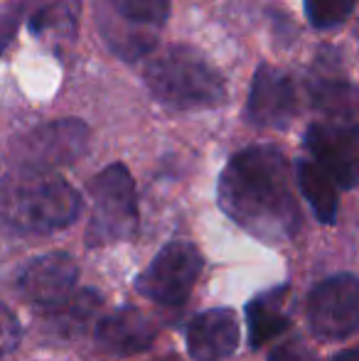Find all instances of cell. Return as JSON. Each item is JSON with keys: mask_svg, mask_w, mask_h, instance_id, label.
Instances as JSON below:
<instances>
[{"mask_svg": "<svg viewBox=\"0 0 359 361\" xmlns=\"http://www.w3.org/2000/svg\"><path fill=\"white\" fill-rule=\"evenodd\" d=\"M305 147L312 162L342 190L359 185V126L355 121H320L308 126Z\"/></svg>", "mask_w": 359, "mask_h": 361, "instance_id": "9", "label": "cell"}, {"mask_svg": "<svg viewBox=\"0 0 359 361\" xmlns=\"http://www.w3.org/2000/svg\"><path fill=\"white\" fill-rule=\"evenodd\" d=\"M269 361H320L305 344L300 342H286L271 352Z\"/></svg>", "mask_w": 359, "mask_h": 361, "instance_id": "21", "label": "cell"}, {"mask_svg": "<svg viewBox=\"0 0 359 361\" xmlns=\"http://www.w3.org/2000/svg\"><path fill=\"white\" fill-rule=\"evenodd\" d=\"M94 212L87 228L89 246L128 241L138 226V204H135V182L128 167L116 162L91 180L89 185Z\"/></svg>", "mask_w": 359, "mask_h": 361, "instance_id": "5", "label": "cell"}, {"mask_svg": "<svg viewBox=\"0 0 359 361\" xmlns=\"http://www.w3.org/2000/svg\"><path fill=\"white\" fill-rule=\"evenodd\" d=\"M20 322L3 302H0V359L8 357L10 352H15V347L20 344Z\"/></svg>", "mask_w": 359, "mask_h": 361, "instance_id": "20", "label": "cell"}, {"mask_svg": "<svg viewBox=\"0 0 359 361\" xmlns=\"http://www.w3.org/2000/svg\"><path fill=\"white\" fill-rule=\"evenodd\" d=\"M89 128L77 118L52 121L15 140L10 150L13 170L52 172L54 167L72 165L87 152Z\"/></svg>", "mask_w": 359, "mask_h": 361, "instance_id": "6", "label": "cell"}, {"mask_svg": "<svg viewBox=\"0 0 359 361\" xmlns=\"http://www.w3.org/2000/svg\"><path fill=\"white\" fill-rule=\"evenodd\" d=\"M96 25L121 59H140L150 54L160 30L170 15V0H94Z\"/></svg>", "mask_w": 359, "mask_h": 361, "instance_id": "4", "label": "cell"}, {"mask_svg": "<svg viewBox=\"0 0 359 361\" xmlns=\"http://www.w3.org/2000/svg\"><path fill=\"white\" fill-rule=\"evenodd\" d=\"M79 0H57L47 8H39L30 18V32L39 37L47 30H57L64 32V37H74L79 25Z\"/></svg>", "mask_w": 359, "mask_h": 361, "instance_id": "18", "label": "cell"}, {"mask_svg": "<svg viewBox=\"0 0 359 361\" xmlns=\"http://www.w3.org/2000/svg\"><path fill=\"white\" fill-rule=\"evenodd\" d=\"M335 361H359V347H352V349H345L335 357Z\"/></svg>", "mask_w": 359, "mask_h": 361, "instance_id": "23", "label": "cell"}, {"mask_svg": "<svg viewBox=\"0 0 359 361\" xmlns=\"http://www.w3.org/2000/svg\"><path fill=\"white\" fill-rule=\"evenodd\" d=\"M77 278L79 268L74 263V258L69 253L52 251L32 258L20 271L18 290L28 302L52 312L74 295Z\"/></svg>", "mask_w": 359, "mask_h": 361, "instance_id": "10", "label": "cell"}, {"mask_svg": "<svg viewBox=\"0 0 359 361\" xmlns=\"http://www.w3.org/2000/svg\"><path fill=\"white\" fill-rule=\"evenodd\" d=\"M355 5L357 0H305V15L312 27L330 30L345 23Z\"/></svg>", "mask_w": 359, "mask_h": 361, "instance_id": "19", "label": "cell"}, {"mask_svg": "<svg viewBox=\"0 0 359 361\" xmlns=\"http://www.w3.org/2000/svg\"><path fill=\"white\" fill-rule=\"evenodd\" d=\"M296 180L300 187L303 197L308 200V204L312 207L315 216L322 224H332L337 219V190L335 182L330 180L325 170L320 165L310 160H300L296 165Z\"/></svg>", "mask_w": 359, "mask_h": 361, "instance_id": "16", "label": "cell"}, {"mask_svg": "<svg viewBox=\"0 0 359 361\" xmlns=\"http://www.w3.org/2000/svg\"><path fill=\"white\" fill-rule=\"evenodd\" d=\"M25 5H15L13 13H8V18L0 23V54L5 52V49L10 47V42H13V37L18 35V25H20V13H23Z\"/></svg>", "mask_w": 359, "mask_h": 361, "instance_id": "22", "label": "cell"}, {"mask_svg": "<svg viewBox=\"0 0 359 361\" xmlns=\"http://www.w3.org/2000/svg\"><path fill=\"white\" fill-rule=\"evenodd\" d=\"M308 91L315 104V109L335 116L337 121H352L359 109V94L357 89L332 69L315 72L308 81Z\"/></svg>", "mask_w": 359, "mask_h": 361, "instance_id": "14", "label": "cell"}, {"mask_svg": "<svg viewBox=\"0 0 359 361\" xmlns=\"http://www.w3.org/2000/svg\"><path fill=\"white\" fill-rule=\"evenodd\" d=\"M200 273V251L187 241H173L140 273L135 288H138L140 295L160 305H180L190 298Z\"/></svg>", "mask_w": 359, "mask_h": 361, "instance_id": "8", "label": "cell"}, {"mask_svg": "<svg viewBox=\"0 0 359 361\" xmlns=\"http://www.w3.org/2000/svg\"><path fill=\"white\" fill-rule=\"evenodd\" d=\"M288 288H276L264 295H256L246 305V322H249V342L251 347H264L266 342L276 339L291 327V319L283 312Z\"/></svg>", "mask_w": 359, "mask_h": 361, "instance_id": "15", "label": "cell"}, {"mask_svg": "<svg viewBox=\"0 0 359 361\" xmlns=\"http://www.w3.org/2000/svg\"><path fill=\"white\" fill-rule=\"evenodd\" d=\"M357 37H359V27H357Z\"/></svg>", "mask_w": 359, "mask_h": 361, "instance_id": "24", "label": "cell"}, {"mask_svg": "<svg viewBox=\"0 0 359 361\" xmlns=\"http://www.w3.org/2000/svg\"><path fill=\"white\" fill-rule=\"evenodd\" d=\"M296 116V86L291 76L271 64H261L251 81L246 121L256 128H286Z\"/></svg>", "mask_w": 359, "mask_h": 361, "instance_id": "11", "label": "cell"}, {"mask_svg": "<svg viewBox=\"0 0 359 361\" xmlns=\"http://www.w3.org/2000/svg\"><path fill=\"white\" fill-rule=\"evenodd\" d=\"M101 300L94 290H79L74 293L67 302H62L57 310H52L49 319H52L54 329L62 334H74V332H82L84 324L94 317V312L99 310Z\"/></svg>", "mask_w": 359, "mask_h": 361, "instance_id": "17", "label": "cell"}, {"mask_svg": "<svg viewBox=\"0 0 359 361\" xmlns=\"http://www.w3.org/2000/svg\"><path fill=\"white\" fill-rule=\"evenodd\" d=\"M239 347V322L226 307L197 314L187 329V352L195 361H224Z\"/></svg>", "mask_w": 359, "mask_h": 361, "instance_id": "12", "label": "cell"}, {"mask_svg": "<svg viewBox=\"0 0 359 361\" xmlns=\"http://www.w3.org/2000/svg\"><path fill=\"white\" fill-rule=\"evenodd\" d=\"M143 79L153 99L175 111L214 109L226 101L221 74L187 44H170L150 54Z\"/></svg>", "mask_w": 359, "mask_h": 361, "instance_id": "3", "label": "cell"}, {"mask_svg": "<svg viewBox=\"0 0 359 361\" xmlns=\"http://www.w3.org/2000/svg\"><path fill=\"white\" fill-rule=\"evenodd\" d=\"M96 339H99V344L106 352L118 354V357H130V354L145 352L153 344L155 324L140 310L123 307L116 310L114 314H109L99 324Z\"/></svg>", "mask_w": 359, "mask_h": 361, "instance_id": "13", "label": "cell"}, {"mask_svg": "<svg viewBox=\"0 0 359 361\" xmlns=\"http://www.w3.org/2000/svg\"><path fill=\"white\" fill-rule=\"evenodd\" d=\"M308 322L325 342L352 337L359 329V278L340 273L317 283L308 295Z\"/></svg>", "mask_w": 359, "mask_h": 361, "instance_id": "7", "label": "cell"}, {"mask_svg": "<svg viewBox=\"0 0 359 361\" xmlns=\"http://www.w3.org/2000/svg\"><path fill=\"white\" fill-rule=\"evenodd\" d=\"M217 200L226 216L264 241H283L300 228L291 167L286 155L273 145L236 152L219 175Z\"/></svg>", "mask_w": 359, "mask_h": 361, "instance_id": "1", "label": "cell"}, {"mask_svg": "<svg viewBox=\"0 0 359 361\" xmlns=\"http://www.w3.org/2000/svg\"><path fill=\"white\" fill-rule=\"evenodd\" d=\"M82 212V197L54 172L10 170L0 177V231L42 236L67 228Z\"/></svg>", "mask_w": 359, "mask_h": 361, "instance_id": "2", "label": "cell"}]
</instances>
